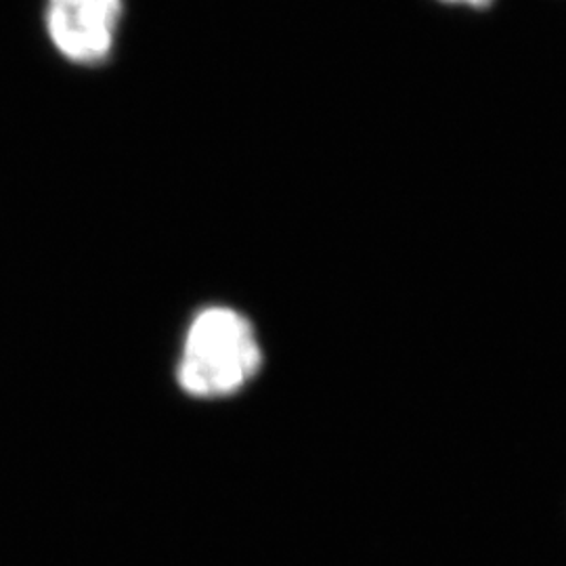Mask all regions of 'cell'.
<instances>
[{"instance_id":"cell-1","label":"cell","mask_w":566,"mask_h":566,"mask_svg":"<svg viewBox=\"0 0 566 566\" xmlns=\"http://www.w3.org/2000/svg\"><path fill=\"white\" fill-rule=\"evenodd\" d=\"M252 327L229 308H208L189 327L179 382L189 395H229L259 371Z\"/></svg>"},{"instance_id":"cell-2","label":"cell","mask_w":566,"mask_h":566,"mask_svg":"<svg viewBox=\"0 0 566 566\" xmlns=\"http://www.w3.org/2000/svg\"><path fill=\"white\" fill-rule=\"evenodd\" d=\"M122 0H49L44 23L49 39L65 60H107L120 23Z\"/></svg>"},{"instance_id":"cell-3","label":"cell","mask_w":566,"mask_h":566,"mask_svg":"<svg viewBox=\"0 0 566 566\" xmlns=\"http://www.w3.org/2000/svg\"><path fill=\"white\" fill-rule=\"evenodd\" d=\"M446 2H464L470 7H486L491 0H446Z\"/></svg>"}]
</instances>
